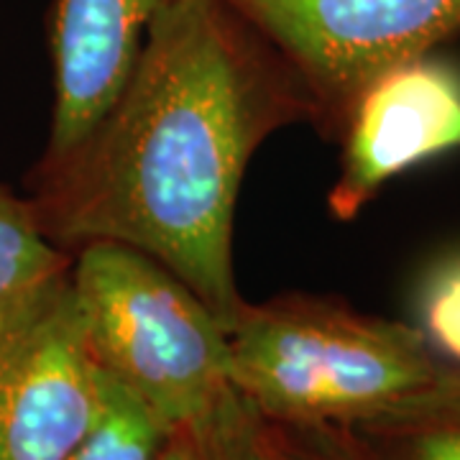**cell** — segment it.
Segmentation results:
<instances>
[{"mask_svg": "<svg viewBox=\"0 0 460 460\" xmlns=\"http://www.w3.org/2000/svg\"><path fill=\"white\" fill-rule=\"evenodd\" d=\"M310 118L299 72L233 0H174L98 126L33 166L29 202L59 251L136 248L228 332L248 302L233 259L246 169L269 136Z\"/></svg>", "mask_w": 460, "mask_h": 460, "instance_id": "obj_1", "label": "cell"}, {"mask_svg": "<svg viewBox=\"0 0 460 460\" xmlns=\"http://www.w3.org/2000/svg\"><path fill=\"white\" fill-rule=\"evenodd\" d=\"M447 368L420 328L335 295L246 302L228 330L230 386L274 425H353Z\"/></svg>", "mask_w": 460, "mask_h": 460, "instance_id": "obj_2", "label": "cell"}, {"mask_svg": "<svg viewBox=\"0 0 460 460\" xmlns=\"http://www.w3.org/2000/svg\"><path fill=\"white\" fill-rule=\"evenodd\" d=\"M69 281L93 358L169 428L192 429L233 389L228 332L156 259L90 243L72 256Z\"/></svg>", "mask_w": 460, "mask_h": 460, "instance_id": "obj_3", "label": "cell"}, {"mask_svg": "<svg viewBox=\"0 0 460 460\" xmlns=\"http://www.w3.org/2000/svg\"><path fill=\"white\" fill-rule=\"evenodd\" d=\"M292 62L310 123L341 141L356 102L384 72L460 36V0H233Z\"/></svg>", "mask_w": 460, "mask_h": 460, "instance_id": "obj_4", "label": "cell"}, {"mask_svg": "<svg viewBox=\"0 0 460 460\" xmlns=\"http://www.w3.org/2000/svg\"><path fill=\"white\" fill-rule=\"evenodd\" d=\"M100 399L69 269L0 307V460H66Z\"/></svg>", "mask_w": 460, "mask_h": 460, "instance_id": "obj_5", "label": "cell"}, {"mask_svg": "<svg viewBox=\"0 0 460 460\" xmlns=\"http://www.w3.org/2000/svg\"><path fill=\"white\" fill-rule=\"evenodd\" d=\"M338 144L328 210L353 220L394 177L460 151V66L428 54L384 72L358 98Z\"/></svg>", "mask_w": 460, "mask_h": 460, "instance_id": "obj_6", "label": "cell"}, {"mask_svg": "<svg viewBox=\"0 0 460 460\" xmlns=\"http://www.w3.org/2000/svg\"><path fill=\"white\" fill-rule=\"evenodd\" d=\"M169 3L174 0H54V108L41 162L65 156L98 126Z\"/></svg>", "mask_w": 460, "mask_h": 460, "instance_id": "obj_7", "label": "cell"}, {"mask_svg": "<svg viewBox=\"0 0 460 460\" xmlns=\"http://www.w3.org/2000/svg\"><path fill=\"white\" fill-rule=\"evenodd\" d=\"M348 428L378 460H460V368Z\"/></svg>", "mask_w": 460, "mask_h": 460, "instance_id": "obj_8", "label": "cell"}, {"mask_svg": "<svg viewBox=\"0 0 460 460\" xmlns=\"http://www.w3.org/2000/svg\"><path fill=\"white\" fill-rule=\"evenodd\" d=\"M177 429L102 371L100 410L66 460H159Z\"/></svg>", "mask_w": 460, "mask_h": 460, "instance_id": "obj_9", "label": "cell"}, {"mask_svg": "<svg viewBox=\"0 0 460 460\" xmlns=\"http://www.w3.org/2000/svg\"><path fill=\"white\" fill-rule=\"evenodd\" d=\"M69 266L72 256L41 233L29 198L0 184V307Z\"/></svg>", "mask_w": 460, "mask_h": 460, "instance_id": "obj_10", "label": "cell"}, {"mask_svg": "<svg viewBox=\"0 0 460 460\" xmlns=\"http://www.w3.org/2000/svg\"><path fill=\"white\" fill-rule=\"evenodd\" d=\"M190 432L198 438L205 460H284L274 425L235 389Z\"/></svg>", "mask_w": 460, "mask_h": 460, "instance_id": "obj_11", "label": "cell"}, {"mask_svg": "<svg viewBox=\"0 0 460 460\" xmlns=\"http://www.w3.org/2000/svg\"><path fill=\"white\" fill-rule=\"evenodd\" d=\"M425 338L435 353L460 368V256L443 263L428 281L422 296Z\"/></svg>", "mask_w": 460, "mask_h": 460, "instance_id": "obj_12", "label": "cell"}, {"mask_svg": "<svg viewBox=\"0 0 460 460\" xmlns=\"http://www.w3.org/2000/svg\"><path fill=\"white\" fill-rule=\"evenodd\" d=\"M274 432L284 460H378L348 425H274Z\"/></svg>", "mask_w": 460, "mask_h": 460, "instance_id": "obj_13", "label": "cell"}, {"mask_svg": "<svg viewBox=\"0 0 460 460\" xmlns=\"http://www.w3.org/2000/svg\"><path fill=\"white\" fill-rule=\"evenodd\" d=\"M159 460H205L202 458V450H199L198 438L190 432V429H177L172 435V440L166 443L162 450Z\"/></svg>", "mask_w": 460, "mask_h": 460, "instance_id": "obj_14", "label": "cell"}]
</instances>
